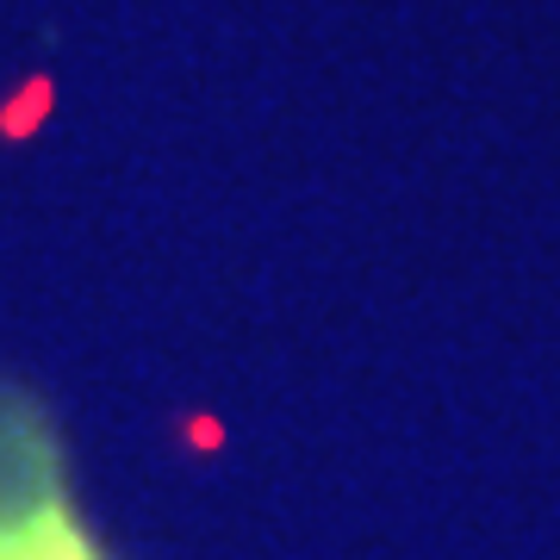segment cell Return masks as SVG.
<instances>
[{
    "label": "cell",
    "mask_w": 560,
    "mask_h": 560,
    "mask_svg": "<svg viewBox=\"0 0 560 560\" xmlns=\"http://www.w3.org/2000/svg\"><path fill=\"white\" fill-rule=\"evenodd\" d=\"M0 560H101L50 474H0Z\"/></svg>",
    "instance_id": "6da1fadb"
}]
</instances>
